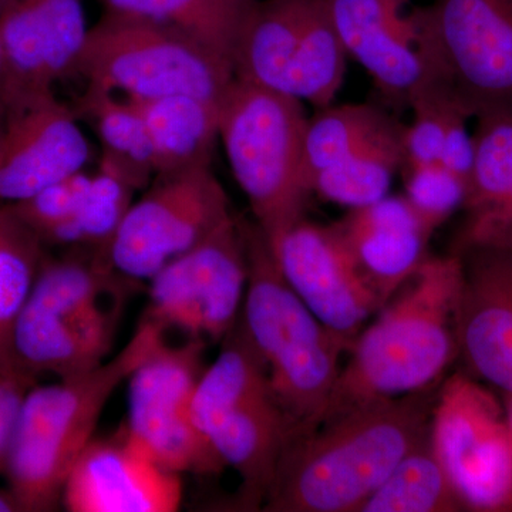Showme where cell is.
<instances>
[{
    "mask_svg": "<svg viewBox=\"0 0 512 512\" xmlns=\"http://www.w3.org/2000/svg\"><path fill=\"white\" fill-rule=\"evenodd\" d=\"M335 224L384 305L429 258L434 232L404 195L353 208Z\"/></svg>",
    "mask_w": 512,
    "mask_h": 512,
    "instance_id": "obj_20",
    "label": "cell"
},
{
    "mask_svg": "<svg viewBox=\"0 0 512 512\" xmlns=\"http://www.w3.org/2000/svg\"><path fill=\"white\" fill-rule=\"evenodd\" d=\"M404 130L400 124L330 165L312 181V195L350 210L383 200L406 163Z\"/></svg>",
    "mask_w": 512,
    "mask_h": 512,
    "instance_id": "obj_26",
    "label": "cell"
},
{
    "mask_svg": "<svg viewBox=\"0 0 512 512\" xmlns=\"http://www.w3.org/2000/svg\"><path fill=\"white\" fill-rule=\"evenodd\" d=\"M315 0H259L242 33L234 72L237 79L288 94L305 43Z\"/></svg>",
    "mask_w": 512,
    "mask_h": 512,
    "instance_id": "obj_21",
    "label": "cell"
},
{
    "mask_svg": "<svg viewBox=\"0 0 512 512\" xmlns=\"http://www.w3.org/2000/svg\"><path fill=\"white\" fill-rule=\"evenodd\" d=\"M476 249L512 251V190L490 204L466 211L451 254Z\"/></svg>",
    "mask_w": 512,
    "mask_h": 512,
    "instance_id": "obj_32",
    "label": "cell"
},
{
    "mask_svg": "<svg viewBox=\"0 0 512 512\" xmlns=\"http://www.w3.org/2000/svg\"><path fill=\"white\" fill-rule=\"evenodd\" d=\"M134 103L146 120L156 174L211 165L215 143L220 140L221 101L174 94Z\"/></svg>",
    "mask_w": 512,
    "mask_h": 512,
    "instance_id": "obj_22",
    "label": "cell"
},
{
    "mask_svg": "<svg viewBox=\"0 0 512 512\" xmlns=\"http://www.w3.org/2000/svg\"><path fill=\"white\" fill-rule=\"evenodd\" d=\"M463 278L460 255L429 256L353 340L318 421L359 404L429 390L458 352Z\"/></svg>",
    "mask_w": 512,
    "mask_h": 512,
    "instance_id": "obj_2",
    "label": "cell"
},
{
    "mask_svg": "<svg viewBox=\"0 0 512 512\" xmlns=\"http://www.w3.org/2000/svg\"><path fill=\"white\" fill-rule=\"evenodd\" d=\"M104 9L157 20L190 33L234 66L259 0H99ZM235 73V72H234Z\"/></svg>",
    "mask_w": 512,
    "mask_h": 512,
    "instance_id": "obj_25",
    "label": "cell"
},
{
    "mask_svg": "<svg viewBox=\"0 0 512 512\" xmlns=\"http://www.w3.org/2000/svg\"><path fill=\"white\" fill-rule=\"evenodd\" d=\"M247 282L244 221L232 215L148 281L144 320L164 333L221 343L238 325Z\"/></svg>",
    "mask_w": 512,
    "mask_h": 512,
    "instance_id": "obj_13",
    "label": "cell"
},
{
    "mask_svg": "<svg viewBox=\"0 0 512 512\" xmlns=\"http://www.w3.org/2000/svg\"><path fill=\"white\" fill-rule=\"evenodd\" d=\"M136 191L123 175L100 165L79 211L49 238L46 247L93 249L109 255L111 241L133 204Z\"/></svg>",
    "mask_w": 512,
    "mask_h": 512,
    "instance_id": "obj_29",
    "label": "cell"
},
{
    "mask_svg": "<svg viewBox=\"0 0 512 512\" xmlns=\"http://www.w3.org/2000/svg\"><path fill=\"white\" fill-rule=\"evenodd\" d=\"M207 342L165 338L128 377V437L161 466L181 474L217 476L225 470L192 416Z\"/></svg>",
    "mask_w": 512,
    "mask_h": 512,
    "instance_id": "obj_11",
    "label": "cell"
},
{
    "mask_svg": "<svg viewBox=\"0 0 512 512\" xmlns=\"http://www.w3.org/2000/svg\"><path fill=\"white\" fill-rule=\"evenodd\" d=\"M76 114L93 124L101 144L100 165L116 171L137 190L147 188L156 175L154 151L140 107L119 94L87 86Z\"/></svg>",
    "mask_w": 512,
    "mask_h": 512,
    "instance_id": "obj_23",
    "label": "cell"
},
{
    "mask_svg": "<svg viewBox=\"0 0 512 512\" xmlns=\"http://www.w3.org/2000/svg\"><path fill=\"white\" fill-rule=\"evenodd\" d=\"M410 16L424 84L468 119L512 114V0H431Z\"/></svg>",
    "mask_w": 512,
    "mask_h": 512,
    "instance_id": "obj_9",
    "label": "cell"
},
{
    "mask_svg": "<svg viewBox=\"0 0 512 512\" xmlns=\"http://www.w3.org/2000/svg\"><path fill=\"white\" fill-rule=\"evenodd\" d=\"M3 0H0V5H2Z\"/></svg>",
    "mask_w": 512,
    "mask_h": 512,
    "instance_id": "obj_37",
    "label": "cell"
},
{
    "mask_svg": "<svg viewBox=\"0 0 512 512\" xmlns=\"http://www.w3.org/2000/svg\"><path fill=\"white\" fill-rule=\"evenodd\" d=\"M30 387L32 384L0 375V474H5L20 410Z\"/></svg>",
    "mask_w": 512,
    "mask_h": 512,
    "instance_id": "obj_33",
    "label": "cell"
},
{
    "mask_svg": "<svg viewBox=\"0 0 512 512\" xmlns=\"http://www.w3.org/2000/svg\"><path fill=\"white\" fill-rule=\"evenodd\" d=\"M429 434L464 510L512 511V430L490 390L463 373L448 377Z\"/></svg>",
    "mask_w": 512,
    "mask_h": 512,
    "instance_id": "obj_10",
    "label": "cell"
},
{
    "mask_svg": "<svg viewBox=\"0 0 512 512\" xmlns=\"http://www.w3.org/2000/svg\"><path fill=\"white\" fill-rule=\"evenodd\" d=\"M90 156L79 116L55 93L8 107L0 119V202L35 197L84 170Z\"/></svg>",
    "mask_w": 512,
    "mask_h": 512,
    "instance_id": "obj_15",
    "label": "cell"
},
{
    "mask_svg": "<svg viewBox=\"0 0 512 512\" xmlns=\"http://www.w3.org/2000/svg\"><path fill=\"white\" fill-rule=\"evenodd\" d=\"M463 508L427 434L357 512H454Z\"/></svg>",
    "mask_w": 512,
    "mask_h": 512,
    "instance_id": "obj_28",
    "label": "cell"
},
{
    "mask_svg": "<svg viewBox=\"0 0 512 512\" xmlns=\"http://www.w3.org/2000/svg\"><path fill=\"white\" fill-rule=\"evenodd\" d=\"M73 72L134 101L174 94L221 101L235 77L231 63L190 33L113 10L90 28Z\"/></svg>",
    "mask_w": 512,
    "mask_h": 512,
    "instance_id": "obj_8",
    "label": "cell"
},
{
    "mask_svg": "<svg viewBox=\"0 0 512 512\" xmlns=\"http://www.w3.org/2000/svg\"><path fill=\"white\" fill-rule=\"evenodd\" d=\"M244 232L248 282L241 325L264 360L292 434L318 421L350 345L326 328L289 286L258 225L244 221Z\"/></svg>",
    "mask_w": 512,
    "mask_h": 512,
    "instance_id": "obj_5",
    "label": "cell"
},
{
    "mask_svg": "<svg viewBox=\"0 0 512 512\" xmlns=\"http://www.w3.org/2000/svg\"><path fill=\"white\" fill-rule=\"evenodd\" d=\"M192 416L225 467L234 468L241 478L242 507L262 508L292 426L241 323L222 340L217 359L202 372Z\"/></svg>",
    "mask_w": 512,
    "mask_h": 512,
    "instance_id": "obj_6",
    "label": "cell"
},
{
    "mask_svg": "<svg viewBox=\"0 0 512 512\" xmlns=\"http://www.w3.org/2000/svg\"><path fill=\"white\" fill-rule=\"evenodd\" d=\"M404 197L424 224L436 232L460 208L467 197L466 178L440 163L404 165Z\"/></svg>",
    "mask_w": 512,
    "mask_h": 512,
    "instance_id": "obj_30",
    "label": "cell"
},
{
    "mask_svg": "<svg viewBox=\"0 0 512 512\" xmlns=\"http://www.w3.org/2000/svg\"><path fill=\"white\" fill-rule=\"evenodd\" d=\"M505 414H507L508 424H510L512 430V396L505 394L504 400Z\"/></svg>",
    "mask_w": 512,
    "mask_h": 512,
    "instance_id": "obj_36",
    "label": "cell"
},
{
    "mask_svg": "<svg viewBox=\"0 0 512 512\" xmlns=\"http://www.w3.org/2000/svg\"><path fill=\"white\" fill-rule=\"evenodd\" d=\"M183 497L181 474L158 464L121 427L84 448L64 484L62 503L72 512H174Z\"/></svg>",
    "mask_w": 512,
    "mask_h": 512,
    "instance_id": "obj_17",
    "label": "cell"
},
{
    "mask_svg": "<svg viewBox=\"0 0 512 512\" xmlns=\"http://www.w3.org/2000/svg\"><path fill=\"white\" fill-rule=\"evenodd\" d=\"M92 175L84 170L79 171L50 185L29 200L10 205L46 247L47 239L69 224L79 211Z\"/></svg>",
    "mask_w": 512,
    "mask_h": 512,
    "instance_id": "obj_31",
    "label": "cell"
},
{
    "mask_svg": "<svg viewBox=\"0 0 512 512\" xmlns=\"http://www.w3.org/2000/svg\"><path fill=\"white\" fill-rule=\"evenodd\" d=\"M6 110V63L3 53L2 40H0V119Z\"/></svg>",
    "mask_w": 512,
    "mask_h": 512,
    "instance_id": "obj_34",
    "label": "cell"
},
{
    "mask_svg": "<svg viewBox=\"0 0 512 512\" xmlns=\"http://www.w3.org/2000/svg\"><path fill=\"white\" fill-rule=\"evenodd\" d=\"M433 404L424 390L349 407L289 434L262 510L359 511L426 439Z\"/></svg>",
    "mask_w": 512,
    "mask_h": 512,
    "instance_id": "obj_1",
    "label": "cell"
},
{
    "mask_svg": "<svg viewBox=\"0 0 512 512\" xmlns=\"http://www.w3.org/2000/svg\"><path fill=\"white\" fill-rule=\"evenodd\" d=\"M400 124L373 104H330L319 109L309 117L303 148V178L309 192L316 175Z\"/></svg>",
    "mask_w": 512,
    "mask_h": 512,
    "instance_id": "obj_27",
    "label": "cell"
},
{
    "mask_svg": "<svg viewBox=\"0 0 512 512\" xmlns=\"http://www.w3.org/2000/svg\"><path fill=\"white\" fill-rule=\"evenodd\" d=\"M136 284L121 276L109 255L74 248L40 266L13 330L20 372L66 379L109 359L123 291Z\"/></svg>",
    "mask_w": 512,
    "mask_h": 512,
    "instance_id": "obj_4",
    "label": "cell"
},
{
    "mask_svg": "<svg viewBox=\"0 0 512 512\" xmlns=\"http://www.w3.org/2000/svg\"><path fill=\"white\" fill-rule=\"evenodd\" d=\"M271 247L282 275L302 302L333 333L352 345L384 302L357 264L336 224L303 218Z\"/></svg>",
    "mask_w": 512,
    "mask_h": 512,
    "instance_id": "obj_14",
    "label": "cell"
},
{
    "mask_svg": "<svg viewBox=\"0 0 512 512\" xmlns=\"http://www.w3.org/2000/svg\"><path fill=\"white\" fill-rule=\"evenodd\" d=\"M19 511V505L16 503L13 495L10 494L8 488L2 490L0 488V512H15Z\"/></svg>",
    "mask_w": 512,
    "mask_h": 512,
    "instance_id": "obj_35",
    "label": "cell"
},
{
    "mask_svg": "<svg viewBox=\"0 0 512 512\" xmlns=\"http://www.w3.org/2000/svg\"><path fill=\"white\" fill-rule=\"evenodd\" d=\"M164 338L163 330L143 319L127 345L100 366L30 387L3 474L19 511L55 510L107 403Z\"/></svg>",
    "mask_w": 512,
    "mask_h": 512,
    "instance_id": "obj_3",
    "label": "cell"
},
{
    "mask_svg": "<svg viewBox=\"0 0 512 512\" xmlns=\"http://www.w3.org/2000/svg\"><path fill=\"white\" fill-rule=\"evenodd\" d=\"M346 55L369 74L393 107L409 109L426 83L409 0H326Z\"/></svg>",
    "mask_w": 512,
    "mask_h": 512,
    "instance_id": "obj_18",
    "label": "cell"
},
{
    "mask_svg": "<svg viewBox=\"0 0 512 512\" xmlns=\"http://www.w3.org/2000/svg\"><path fill=\"white\" fill-rule=\"evenodd\" d=\"M309 117L303 101L234 77L221 100L218 138L255 224L269 244L305 218Z\"/></svg>",
    "mask_w": 512,
    "mask_h": 512,
    "instance_id": "obj_7",
    "label": "cell"
},
{
    "mask_svg": "<svg viewBox=\"0 0 512 512\" xmlns=\"http://www.w3.org/2000/svg\"><path fill=\"white\" fill-rule=\"evenodd\" d=\"M89 30L83 0H3L6 109L53 93L73 72Z\"/></svg>",
    "mask_w": 512,
    "mask_h": 512,
    "instance_id": "obj_16",
    "label": "cell"
},
{
    "mask_svg": "<svg viewBox=\"0 0 512 512\" xmlns=\"http://www.w3.org/2000/svg\"><path fill=\"white\" fill-rule=\"evenodd\" d=\"M458 352L470 369L512 396V251L461 254Z\"/></svg>",
    "mask_w": 512,
    "mask_h": 512,
    "instance_id": "obj_19",
    "label": "cell"
},
{
    "mask_svg": "<svg viewBox=\"0 0 512 512\" xmlns=\"http://www.w3.org/2000/svg\"><path fill=\"white\" fill-rule=\"evenodd\" d=\"M45 245L10 204H0V375L36 384L20 372L13 350V330L25 306Z\"/></svg>",
    "mask_w": 512,
    "mask_h": 512,
    "instance_id": "obj_24",
    "label": "cell"
},
{
    "mask_svg": "<svg viewBox=\"0 0 512 512\" xmlns=\"http://www.w3.org/2000/svg\"><path fill=\"white\" fill-rule=\"evenodd\" d=\"M232 215L211 165L156 174L111 241V265L128 281L148 282Z\"/></svg>",
    "mask_w": 512,
    "mask_h": 512,
    "instance_id": "obj_12",
    "label": "cell"
}]
</instances>
